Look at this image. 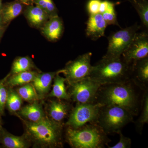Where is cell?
Wrapping results in <instances>:
<instances>
[{"mask_svg":"<svg viewBox=\"0 0 148 148\" xmlns=\"http://www.w3.org/2000/svg\"><path fill=\"white\" fill-rule=\"evenodd\" d=\"M144 92L131 79L123 82L101 85L94 103L101 106H119L137 116L140 112Z\"/></svg>","mask_w":148,"mask_h":148,"instance_id":"obj_1","label":"cell"},{"mask_svg":"<svg viewBox=\"0 0 148 148\" xmlns=\"http://www.w3.org/2000/svg\"><path fill=\"white\" fill-rule=\"evenodd\" d=\"M132 64H128L122 56L118 58L103 56L92 66L89 77L103 85L123 82L131 79Z\"/></svg>","mask_w":148,"mask_h":148,"instance_id":"obj_2","label":"cell"},{"mask_svg":"<svg viewBox=\"0 0 148 148\" xmlns=\"http://www.w3.org/2000/svg\"><path fill=\"white\" fill-rule=\"evenodd\" d=\"M66 140L74 148H104L111 140L97 123H90L73 128L67 126Z\"/></svg>","mask_w":148,"mask_h":148,"instance_id":"obj_3","label":"cell"},{"mask_svg":"<svg viewBox=\"0 0 148 148\" xmlns=\"http://www.w3.org/2000/svg\"><path fill=\"white\" fill-rule=\"evenodd\" d=\"M27 135L38 145L49 147H62V123L45 117L36 122H26Z\"/></svg>","mask_w":148,"mask_h":148,"instance_id":"obj_4","label":"cell"},{"mask_svg":"<svg viewBox=\"0 0 148 148\" xmlns=\"http://www.w3.org/2000/svg\"><path fill=\"white\" fill-rule=\"evenodd\" d=\"M134 116L120 106L105 105L100 108L97 123L108 135L118 134L125 125L133 122Z\"/></svg>","mask_w":148,"mask_h":148,"instance_id":"obj_5","label":"cell"},{"mask_svg":"<svg viewBox=\"0 0 148 148\" xmlns=\"http://www.w3.org/2000/svg\"><path fill=\"white\" fill-rule=\"evenodd\" d=\"M140 28L138 24H135L111 35L108 38V45L104 57L110 58L121 57L129 46Z\"/></svg>","mask_w":148,"mask_h":148,"instance_id":"obj_6","label":"cell"},{"mask_svg":"<svg viewBox=\"0 0 148 148\" xmlns=\"http://www.w3.org/2000/svg\"><path fill=\"white\" fill-rule=\"evenodd\" d=\"M101 106L95 103H76L69 114L66 125L73 128L98 122Z\"/></svg>","mask_w":148,"mask_h":148,"instance_id":"obj_7","label":"cell"},{"mask_svg":"<svg viewBox=\"0 0 148 148\" xmlns=\"http://www.w3.org/2000/svg\"><path fill=\"white\" fill-rule=\"evenodd\" d=\"M91 52L80 55L75 59L66 64L65 68L61 70L69 84L79 81L89 77L92 66Z\"/></svg>","mask_w":148,"mask_h":148,"instance_id":"obj_8","label":"cell"},{"mask_svg":"<svg viewBox=\"0 0 148 148\" xmlns=\"http://www.w3.org/2000/svg\"><path fill=\"white\" fill-rule=\"evenodd\" d=\"M70 99L76 103H94L101 85L89 77L69 84Z\"/></svg>","mask_w":148,"mask_h":148,"instance_id":"obj_9","label":"cell"},{"mask_svg":"<svg viewBox=\"0 0 148 148\" xmlns=\"http://www.w3.org/2000/svg\"><path fill=\"white\" fill-rule=\"evenodd\" d=\"M148 55V35L147 32H138L121 56L128 64L147 58Z\"/></svg>","mask_w":148,"mask_h":148,"instance_id":"obj_10","label":"cell"},{"mask_svg":"<svg viewBox=\"0 0 148 148\" xmlns=\"http://www.w3.org/2000/svg\"><path fill=\"white\" fill-rule=\"evenodd\" d=\"M131 79L143 91L148 90V57L132 64Z\"/></svg>","mask_w":148,"mask_h":148,"instance_id":"obj_11","label":"cell"},{"mask_svg":"<svg viewBox=\"0 0 148 148\" xmlns=\"http://www.w3.org/2000/svg\"><path fill=\"white\" fill-rule=\"evenodd\" d=\"M108 26L101 14L89 15L86 23V36L93 40H96L104 36Z\"/></svg>","mask_w":148,"mask_h":148,"instance_id":"obj_12","label":"cell"},{"mask_svg":"<svg viewBox=\"0 0 148 148\" xmlns=\"http://www.w3.org/2000/svg\"><path fill=\"white\" fill-rule=\"evenodd\" d=\"M24 15L32 27L41 28L49 18L47 13L37 5H26Z\"/></svg>","mask_w":148,"mask_h":148,"instance_id":"obj_13","label":"cell"},{"mask_svg":"<svg viewBox=\"0 0 148 148\" xmlns=\"http://www.w3.org/2000/svg\"><path fill=\"white\" fill-rule=\"evenodd\" d=\"M43 34L50 41L59 39L64 31L63 21L58 16L49 18L41 28Z\"/></svg>","mask_w":148,"mask_h":148,"instance_id":"obj_14","label":"cell"},{"mask_svg":"<svg viewBox=\"0 0 148 148\" xmlns=\"http://www.w3.org/2000/svg\"><path fill=\"white\" fill-rule=\"evenodd\" d=\"M25 5L19 1L3 3L1 14L5 26H8L12 20L21 14Z\"/></svg>","mask_w":148,"mask_h":148,"instance_id":"obj_15","label":"cell"},{"mask_svg":"<svg viewBox=\"0 0 148 148\" xmlns=\"http://www.w3.org/2000/svg\"><path fill=\"white\" fill-rule=\"evenodd\" d=\"M51 101L49 107V113L51 119L61 123L71 110V106L69 103L61 101V99Z\"/></svg>","mask_w":148,"mask_h":148,"instance_id":"obj_16","label":"cell"},{"mask_svg":"<svg viewBox=\"0 0 148 148\" xmlns=\"http://www.w3.org/2000/svg\"><path fill=\"white\" fill-rule=\"evenodd\" d=\"M0 143L8 148H26L29 146L25 137L12 135L3 127L0 129Z\"/></svg>","mask_w":148,"mask_h":148,"instance_id":"obj_17","label":"cell"},{"mask_svg":"<svg viewBox=\"0 0 148 148\" xmlns=\"http://www.w3.org/2000/svg\"><path fill=\"white\" fill-rule=\"evenodd\" d=\"M57 72L37 74L32 82L35 90L39 94L44 95L49 91L52 80Z\"/></svg>","mask_w":148,"mask_h":148,"instance_id":"obj_18","label":"cell"},{"mask_svg":"<svg viewBox=\"0 0 148 148\" xmlns=\"http://www.w3.org/2000/svg\"><path fill=\"white\" fill-rule=\"evenodd\" d=\"M60 73H61V71L57 72L53 78V88L49 96L61 100L69 101L71 99L65 85L66 79V78L59 75Z\"/></svg>","mask_w":148,"mask_h":148,"instance_id":"obj_19","label":"cell"},{"mask_svg":"<svg viewBox=\"0 0 148 148\" xmlns=\"http://www.w3.org/2000/svg\"><path fill=\"white\" fill-rule=\"evenodd\" d=\"M19 113L33 122L39 121L45 118L44 113L42 107L36 102L21 108Z\"/></svg>","mask_w":148,"mask_h":148,"instance_id":"obj_20","label":"cell"},{"mask_svg":"<svg viewBox=\"0 0 148 148\" xmlns=\"http://www.w3.org/2000/svg\"><path fill=\"white\" fill-rule=\"evenodd\" d=\"M37 73L32 71L21 72L9 76L6 80V84L10 86L27 84L32 82L36 75Z\"/></svg>","mask_w":148,"mask_h":148,"instance_id":"obj_21","label":"cell"},{"mask_svg":"<svg viewBox=\"0 0 148 148\" xmlns=\"http://www.w3.org/2000/svg\"><path fill=\"white\" fill-rule=\"evenodd\" d=\"M140 112V116L135 122V125L137 132L142 134L144 125L148 123V90H145L143 93Z\"/></svg>","mask_w":148,"mask_h":148,"instance_id":"obj_22","label":"cell"},{"mask_svg":"<svg viewBox=\"0 0 148 148\" xmlns=\"http://www.w3.org/2000/svg\"><path fill=\"white\" fill-rule=\"evenodd\" d=\"M34 68V63L31 58L28 56L19 57L14 61L10 73L12 75L21 72L28 71Z\"/></svg>","mask_w":148,"mask_h":148,"instance_id":"obj_23","label":"cell"},{"mask_svg":"<svg viewBox=\"0 0 148 148\" xmlns=\"http://www.w3.org/2000/svg\"><path fill=\"white\" fill-rule=\"evenodd\" d=\"M139 14L142 24L148 28V3L147 0H128Z\"/></svg>","mask_w":148,"mask_h":148,"instance_id":"obj_24","label":"cell"},{"mask_svg":"<svg viewBox=\"0 0 148 148\" xmlns=\"http://www.w3.org/2000/svg\"><path fill=\"white\" fill-rule=\"evenodd\" d=\"M22 98L17 92L10 89L6 106L11 112H14L19 110L22 105Z\"/></svg>","mask_w":148,"mask_h":148,"instance_id":"obj_25","label":"cell"},{"mask_svg":"<svg viewBox=\"0 0 148 148\" xmlns=\"http://www.w3.org/2000/svg\"><path fill=\"white\" fill-rule=\"evenodd\" d=\"M34 4L45 11L49 18L58 16L57 9L53 0H34Z\"/></svg>","mask_w":148,"mask_h":148,"instance_id":"obj_26","label":"cell"},{"mask_svg":"<svg viewBox=\"0 0 148 148\" xmlns=\"http://www.w3.org/2000/svg\"><path fill=\"white\" fill-rule=\"evenodd\" d=\"M10 73L8 74L3 79L0 80V114H3L6 107L7 100L8 94L6 80Z\"/></svg>","mask_w":148,"mask_h":148,"instance_id":"obj_27","label":"cell"},{"mask_svg":"<svg viewBox=\"0 0 148 148\" xmlns=\"http://www.w3.org/2000/svg\"><path fill=\"white\" fill-rule=\"evenodd\" d=\"M18 93L25 101H31L36 99V92L34 88L30 84H26L18 89Z\"/></svg>","mask_w":148,"mask_h":148,"instance_id":"obj_28","label":"cell"},{"mask_svg":"<svg viewBox=\"0 0 148 148\" xmlns=\"http://www.w3.org/2000/svg\"><path fill=\"white\" fill-rule=\"evenodd\" d=\"M102 14L107 25H119L114 8V4L110 2L108 9Z\"/></svg>","mask_w":148,"mask_h":148,"instance_id":"obj_29","label":"cell"},{"mask_svg":"<svg viewBox=\"0 0 148 148\" xmlns=\"http://www.w3.org/2000/svg\"><path fill=\"white\" fill-rule=\"evenodd\" d=\"M119 135L120 139L118 143L114 145L111 147H108L109 148H130L131 147L132 141L131 139L125 136L121 132L118 133Z\"/></svg>","mask_w":148,"mask_h":148,"instance_id":"obj_30","label":"cell"},{"mask_svg":"<svg viewBox=\"0 0 148 148\" xmlns=\"http://www.w3.org/2000/svg\"><path fill=\"white\" fill-rule=\"evenodd\" d=\"M101 0H90L88 3L87 9L89 15L99 13Z\"/></svg>","mask_w":148,"mask_h":148,"instance_id":"obj_31","label":"cell"},{"mask_svg":"<svg viewBox=\"0 0 148 148\" xmlns=\"http://www.w3.org/2000/svg\"><path fill=\"white\" fill-rule=\"evenodd\" d=\"M109 3L110 1L107 0L101 1L99 8V13L103 14L107 10L108 7Z\"/></svg>","mask_w":148,"mask_h":148,"instance_id":"obj_32","label":"cell"},{"mask_svg":"<svg viewBox=\"0 0 148 148\" xmlns=\"http://www.w3.org/2000/svg\"><path fill=\"white\" fill-rule=\"evenodd\" d=\"M23 3L25 5H34V0H23Z\"/></svg>","mask_w":148,"mask_h":148,"instance_id":"obj_33","label":"cell"},{"mask_svg":"<svg viewBox=\"0 0 148 148\" xmlns=\"http://www.w3.org/2000/svg\"><path fill=\"white\" fill-rule=\"evenodd\" d=\"M7 28V27H5L0 28V40H1L2 38L3 35L4 34Z\"/></svg>","mask_w":148,"mask_h":148,"instance_id":"obj_34","label":"cell"},{"mask_svg":"<svg viewBox=\"0 0 148 148\" xmlns=\"http://www.w3.org/2000/svg\"><path fill=\"white\" fill-rule=\"evenodd\" d=\"M8 27L7 26H5L3 22L2 17L1 14L0 13V28H3V27Z\"/></svg>","mask_w":148,"mask_h":148,"instance_id":"obj_35","label":"cell"},{"mask_svg":"<svg viewBox=\"0 0 148 148\" xmlns=\"http://www.w3.org/2000/svg\"><path fill=\"white\" fill-rule=\"evenodd\" d=\"M3 0H0V13H1L2 8L3 5Z\"/></svg>","mask_w":148,"mask_h":148,"instance_id":"obj_36","label":"cell"},{"mask_svg":"<svg viewBox=\"0 0 148 148\" xmlns=\"http://www.w3.org/2000/svg\"><path fill=\"white\" fill-rule=\"evenodd\" d=\"M1 114H0V129L2 127V121L1 118Z\"/></svg>","mask_w":148,"mask_h":148,"instance_id":"obj_37","label":"cell"},{"mask_svg":"<svg viewBox=\"0 0 148 148\" xmlns=\"http://www.w3.org/2000/svg\"><path fill=\"white\" fill-rule=\"evenodd\" d=\"M16 1H20V2H21L22 3H23V0H16Z\"/></svg>","mask_w":148,"mask_h":148,"instance_id":"obj_38","label":"cell"}]
</instances>
